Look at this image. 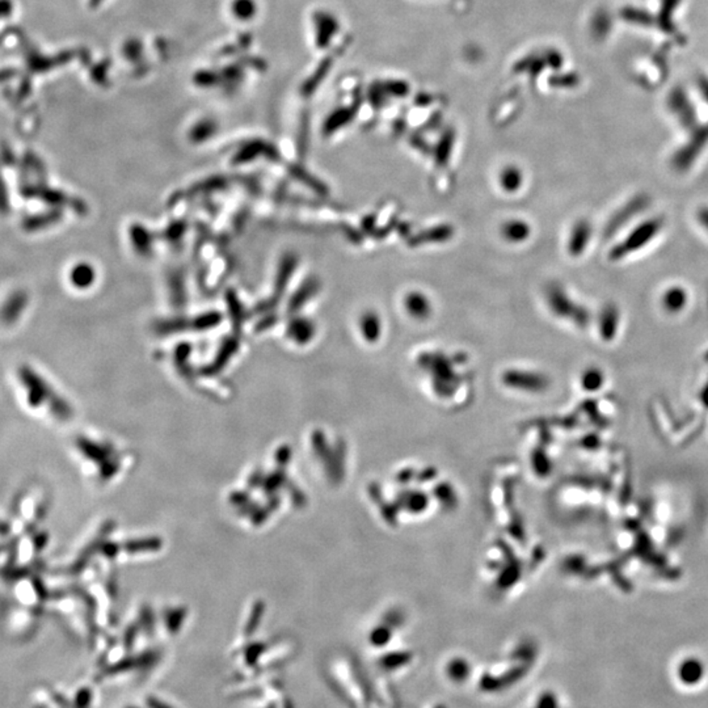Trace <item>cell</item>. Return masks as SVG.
I'll return each mask as SVG.
<instances>
[{"label":"cell","mask_w":708,"mask_h":708,"mask_svg":"<svg viewBox=\"0 0 708 708\" xmlns=\"http://www.w3.org/2000/svg\"><path fill=\"white\" fill-rule=\"evenodd\" d=\"M361 335L367 343H377L382 336V320L375 311L363 312L360 319Z\"/></svg>","instance_id":"52a82bcc"},{"label":"cell","mask_w":708,"mask_h":708,"mask_svg":"<svg viewBox=\"0 0 708 708\" xmlns=\"http://www.w3.org/2000/svg\"><path fill=\"white\" fill-rule=\"evenodd\" d=\"M404 307L411 318L427 320L432 315V302L421 291H409L404 298Z\"/></svg>","instance_id":"277c9868"},{"label":"cell","mask_w":708,"mask_h":708,"mask_svg":"<svg viewBox=\"0 0 708 708\" xmlns=\"http://www.w3.org/2000/svg\"><path fill=\"white\" fill-rule=\"evenodd\" d=\"M9 211V199L7 193V187L3 182V177L0 175V213L7 214Z\"/></svg>","instance_id":"e0dca14e"},{"label":"cell","mask_w":708,"mask_h":708,"mask_svg":"<svg viewBox=\"0 0 708 708\" xmlns=\"http://www.w3.org/2000/svg\"><path fill=\"white\" fill-rule=\"evenodd\" d=\"M656 231H657V223L656 222H652L649 225H645L643 228H639L634 235L630 236V239L627 240L626 245L619 247L617 251L613 254L615 257H619V256H623V254H627L625 251H630V249H634V248H637V247L644 244L649 237L654 236Z\"/></svg>","instance_id":"8fae6325"},{"label":"cell","mask_w":708,"mask_h":708,"mask_svg":"<svg viewBox=\"0 0 708 708\" xmlns=\"http://www.w3.org/2000/svg\"><path fill=\"white\" fill-rule=\"evenodd\" d=\"M454 234V230L449 225H441L437 228H429L427 231H423L418 235L413 236L411 240V244L420 245L427 244V243H444L449 240Z\"/></svg>","instance_id":"9c48e42d"},{"label":"cell","mask_w":708,"mask_h":708,"mask_svg":"<svg viewBox=\"0 0 708 708\" xmlns=\"http://www.w3.org/2000/svg\"><path fill=\"white\" fill-rule=\"evenodd\" d=\"M590 234H591V231H590V226L588 222L582 220V222L576 223L574 228H572L570 240H568V252H570V254H572V256L582 254V251L585 249V247L588 245Z\"/></svg>","instance_id":"ba28073f"},{"label":"cell","mask_w":708,"mask_h":708,"mask_svg":"<svg viewBox=\"0 0 708 708\" xmlns=\"http://www.w3.org/2000/svg\"><path fill=\"white\" fill-rule=\"evenodd\" d=\"M500 185L509 194L517 193L524 185V172L517 165H507L500 172Z\"/></svg>","instance_id":"30bf717a"},{"label":"cell","mask_w":708,"mask_h":708,"mask_svg":"<svg viewBox=\"0 0 708 708\" xmlns=\"http://www.w3.org/2000/svg\"><path fill=\"white\" fill-rule=\"evenodd\" d=\"M685 298L686 297H685L683 291L680 290V289H674V290H671L666 294L663 303H665V306L668 309L675 311V309H681L682 306H683Z\"/></svg>","instance_id":"2e32d148"},{"label":"cell","mask_w":708,"mask_h":708,"mask_svg":"<svg viewBox=\"0 0 708 708\" xmlns=\"http://www.w3.org/2000/svg\"><path fill=\"white\" fill-rule=\"evenodd\" d=\"M501 235L509 243H524L531 235V228L522 219H509L501 226Z\"/></svg>","instance_id":"8992f818"},{"label":"cell","mask_w":708,"mask_h":708,"mask_svg":"<svg viewBox=\"0 0 708 708\" xmlns=\"http://www.w3.org/2000/svg\"><path fill=\"white\" fill-rule=\"evenodd\" d=\"M504 382L508 386L526 391H541L547 386V379L543 375L521 370H509L505 372Z\"/></svg>","instance_id":"3957f363"},{"label":"cell","mask_w":708,"mask_h":708,"mask_svg":"<svg viewBox=\"0 0 708 708\" xmlns=\"http://www.w3.org/2000/svg\"><path fill=\"white\" fill-rule=\"evenodd\" d=\"M700 218H702V222H703V225H704V226H706V228H708V211H706V213H703V214L700 216Z\"/></svg>","instance_id":"ac0fdd59"},{"label":"cell","mask_w":708,"mask_h":708,"mask_svg":"<svg viewBox=\"0 0 708 708\" xmlns=\"http://www.w3.org/2000/svg\"><path fill=\"white\" fill-rule=\"evenodd\" d=\"M18 378L24 387L28 408L37 412L38 409L47 406L54 416L61 415L64 401L52 390L49 383H46L41 375H38L29 366H23L18 372Z\"/></svg>","instance_id":"6da1fadb"},{"label":"cell","mask_w":708,"mask_h":708,"mask_svg":"<svg viewBox=\"0 0 708 708\" xmlns=\"http://www.w3.org/2000/svg\"><path fill=\"white\" fill-rule=\"evenodd\" d=\"M702 675H703V666L700 661L688 660L682 663L681 669H680V678L683 681V683L694 685L700 681Z\"/></svg>","instance_id":"4fadbf2b"},{"label":"cell","mask_w":708,"mask_h":708,"mask_svg":"<svg viewBox=\"0 0 708 708\" xmlns=\"http://www.w3.org/2000/svg\"><path fill=\"white\" fill-rule=\"evenodd\" d=\"M28 295L24 291L13 293L0 309V319L6 324L15 323L27 307Z\"/></svg>","instance_id":"5b68a950"},{"label":"cell","mask_w":708,"mask_h":708,"mask_svg":"<svg viewBox=\"0 0 708 708\" xmlns=\"http://www.w3.org/2000/svg\"><path fill=\"white\" fill-rule=\"evenodd\" d=\"M547 300L550 309H553L556 317L571 319L579 327H585L588 324L589 321L588 311L584 307L576 306L560 286L551 285L548 288Z\"/></svg>","instance_id":"7a4b0ae2"},{"label":"cell","mask_w":708,"mask_h":708,"mask_svg":"<svg viewBox=\"0 0 708 708\" xmlns=\"http://www.w3.org/2000/svg\"><path fill=\"white\" fill-rule=\"evenodd\" d=\"M617 312L613 309H605L601 315V320H599V329H601V335L605 338H608L613 335V332L615 331V327H617Z\"/></svg>","instance_id":"5bb4252c"},{"label":"cell","mask_w":708,"mask_h":708,"mask_svg":"<svg viewBox=\"0 0 708 708\" xmlns=\"http://www.w3.org/2000/svg\"><path fill=\"white\" fill-rule=\"evenodd\" d=\"M57 218H58V213L57 211H50V213H45V214H38V216H33L30 218H27L24 222H23V228L28 232H33V231H37V230H41V228H47L50 225H53L54 222H57Z\"/></svg>","instance_id":"7c38bea8"},{"label":"cell","mask_w":708,"mask_h":708,"mask_svg":"<svg viewBox=\"0 0 708 708\" xmlns=\"http://www.w3.org/2000/svg\"><path fill=\"white\" fill-rule=\"evenodd\" d=\"M92 277H93V273H92L91 268H88L87 265H78L71 274L73 285H76L79 288H84V286L90 285Z\"/></svg>","instance_id":"9a60e30c"}]
</instances>
